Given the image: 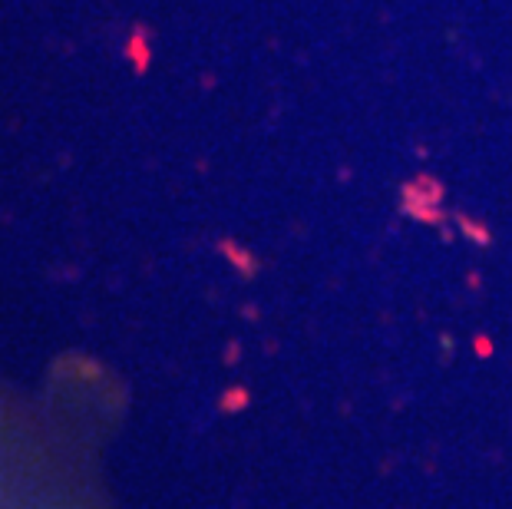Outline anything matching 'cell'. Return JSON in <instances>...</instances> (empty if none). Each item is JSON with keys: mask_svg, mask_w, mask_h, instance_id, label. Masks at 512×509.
I'll return each mask as SVG.
<instances>
[{"mask_svg": "<svg viewBox=\"0 0 512 509\" xmlns=\"http://www.w3.org/2000/svg\"><path fill=\"white\" fill-rule=\"evenodd\" d=\"M47 447L0 404V509H63Z\"/></svg>", "mask_w": 512, "mask_h": 509, "instance_id": "6da1fadb", "label": "cell"}]
</instances>
